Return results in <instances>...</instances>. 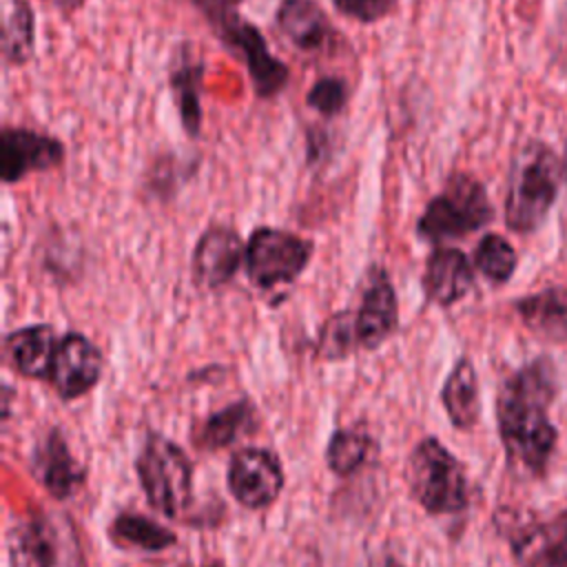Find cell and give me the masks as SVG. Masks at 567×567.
<instances>
[{"label":"cell","instance_id":"cell-1","mask_svg":"<svg viewBox=\"0 0 567 567\" xmlns=\"http://www.w3.org/2000/svg\"><path fill=\"white\" fill-rule=\"evenodd\" d=\"M558 394V368L549 354L512 370L496 392V430L505 458L536 481L547 476L558 447V430L549 416Z\"/></svg>","mask_w":567,"mask_h":567},{"label":"cell","instance_id":"cell-2","mask_svg":"<svg viewBox=\"0 0 567 567\" xmlns=\"http://www.w3.org/2000/svg\"><path fill=\"white\" fill-rule=\"evenodd\" d=\"M210 33L244 64L259 100H275L290 80V69L268 47L259 27L241 16L244 0H190Z\"/></svg>","mask_w":567,"mask_h":567},{"label":"cell","instance_id":"cell-3","mask_svg":"<svg viewBox=\"0 0 567 567\" xmlns=\"http://www.w3.org/2000/svg\"><path fill=\"white\" fill-rule=\"evenodd\" d=\"M560 157L543 140H527L514 155L503 202L505 226L516 235L536 233L556 204Z\"/></svg>","mask_w":567,"mask_h":567},{"label":"cell","instance_id":"cell-4","mask_svg":"<svg viewBox=\"0 0 567 567\" xmlns=\"http://www.w3.org/2000/svg\"><path fill=\"white\" fill-rule=\"evenodd\" d=\"M412 498L430 516H458L470 509V478L463 463L436 439H421L405 465Z\"/></svg>","mask_w":567,"mask_h":567},{"label":"cell","instance_id":"cell-5","mask_svg":"<svg viewBox=\"0 0 567 567\" xmlns=\"http://www.w3.org/2000/svg\"><path fill=\"white\" fill-rule=\"evenodd\" d=\"M494 206L481 179L470 173H452L443 188L425 204L414 233L421 241L443 246V241L463 239L494 221Z\"/></svg>","mask_w":567,"mask_h":567},{"label":"cell","instance_id":"cell-6","mask_svg":"<svg viewBox=\"0 0 567 567\" xmlns=\"http://www.w3.org/2000/svg\"><path fill=\"white\" fill-rule=\"evenodd\" d=\"M135 470L155 512L166 518L184 516L193 501V463L175 441L151 432L137 454Z\"/></svg>","mask_w":567,"mask_h":567},{"label":"cell","instance_id":"cell-7","mask_svg":"<svg viewBox=\"0 0 567 567\" xmlns=\"http://www.w3.org/2000/svg\"><path fill=\"white\" fill-rule=\"evenodd\" d=\"M315 255V241L277 226H257L246 239L244 272L264 292L295 284Z\"/></svg>","mask_w":567,"mask_h":567},{"label":"cell","instance_id":"cell-8","mask_svg":"<svg viewBox=\"0 0 567 567\" xmlns=\"http://www.w3.org/2000/svg\"><path fill=\"white\" fill-rule=\"evenodd\" d=\"M516 567H567V505L551 514H496Z\"/></svg>","mask_w":567,"mask_h":567},{"label":"cell","instance_id":"cell-9","mask_svg":"<svg viewBox=\"0 0 567 567\" xmlns=\"http://www.w3.org/2000/svg\"><path fill=\"white\" fill-rule=\"evenodd\" d=\"M66 146L55 135L27 128L2 126L0 131V179L18 184L33 173H49L64 164Z\"/></svg>","mask_w":567,"mask_h":567},{"label":"cell","instance_id":"cell-10","mask_svg":"<svg viewBox=\"0 0 567 567\" xmlns=\"http://www.w3.org/2000/svg\"><path fill=\"white\" fill-rule=\"evenodd\" d=\"M354 326L361 350L381 348L399 328V297L388 270L372 264L365 270Z\"/></svg>","mask_w":567,"mask_h":567},{"label":"cell","instance_id":"cell-11","mask_svg":"<svg viewBox=\"0 0 567 567\" xmlns=\"http://www.w3.org/2000/svg\"><path fill=\"white\" fill-rule=\"evenodd\" d=\"M246 241L230 224L213 221L197 237L193 248V281L206 290L226 288L244 268Z\"/></svg>","mask_w":567,"mask_h":567},{"label":"cell","instance_id":"cell-12","mask_svg":"<svg viewBox=\"0 0 567 567\" xmlns=\"http://www.w3.org/2000/svg\"><path fill=\"white\" fill-rule=\"evenodd\" d=\"M279 458L264 447H241L228 465V489L246 509H266L284 489Z\"/></svg>","mask_w":567,"mask_h":567},{"label":"cell","instance_id":"cell-13","mask_svg":"<svg viewBox=\"0 0 567 567\" xmlns=\"http://www.w3.org/2000/svg\"><path fill=\"white\" fill-rule=\"evenodd\" d=\"M104 372L102 350L82 332L60 337L49 372V383L64 401H73L91 392Z\"/></svg>","mask_w":567,"mask_h":567},{"label":"cell","instance_id":"cell-14","mask_svg":"<svg viewBox=\"0 0 567 567\" xmlns=\"http://www.w3.org/2000/svg\"><path fill=\"white\" fill-rule=\"evenodd\" d=\"M472 259L456 246H434L423 266V295L436 308H452L463 301L476 281Z\"/></svg>","mask_w":567,"mask_h":567},{"label":"cell","instance_id":"cell-15","mask_svg":"<svg viewBox=\"0 0 567 567\" xmlns=\"http://www.w3.org/2000/svg\"><path fill=\"white\" fill-rule=\"evenodd\" d=\"M279 33L301 53L319 55L334 47L337 31L315 0H281L275 11Z\"/></svg>","mask_w":567,"mask_h":567},{"label":"cell","instance_id":"cell-16","mask_svg":"<svg viewBox=\"0 0 567 567\" xmlns=\"http://www.w3.org/2000/svg\"><path fill=\"white\" fill-rule=\"evenodd\" d=\"M31 467L38 483L58 501L71 498L82 487L86 476V467L80 465L71 454L58 427L49 430V434L38 443Z\"/></svg>","mask_w":567,"mask_h":567},{"label":"cell","instance_id":"cell-17","mask_svg":"<svg viewBox=\"0 0 567 567\" xmlns=\"http://www.w3.org/2000/svg\"><path fill=\"white\" fill-rule=\"evenodd\" d=\"M204 60L197 58L190 47L182 44L175 49L168 71V86L179 115L182 131L197 140L202 135L204 111H202V86H204Z\"/></svg>","mask_w":567,"mask_h":567},{"label":"cell","instance_id":"cell-18","mask_svg":"<svg viewBox=\"0 0 567 567\" xmlns=\"http://www.w3.org/2000/svg\"><path fill=\"white\" fill-rule=\"evenodd\" d=\"M520 323L538 339L551 346L567 343V288L547 286L514 301Z\"/></svg>","mask_w":567,"mask_h":567},{"label":"cell","instance_id":"cell-19","mask_svg":"<svg viewBox=\"0 0 567 567\" xmlns=\"http://www.w3.org/2000/svg\"><path fill=\"white\" fill-rule=\"evenodd\" d=\"M60 337L51 323H29L4 337V354L11 368L27 379H49Z\"/></svg>","mask_w":567,"mask_h":567},{"label":"cell","instance_id":"cell-20","mask_svg":"<svg viewBox=\"0 0 567 567\" xmlns=\"http://www.w3.org/2000/svg\"><path fill=\"white\" fill-rule=\"evenodd\" d=\"M443 410L458 432H472L481 419V385L474 361L458 357L441 388Z\"/></svg>","mask_w":567,"mask_h":567},{"label":"cell","instance_id":"cell-21","mask_svg":"<svg viewBox=\"0 0 567 567\" xmlns=\"http://www.w3.org/2000/svg\"><path fill=\"white\" fill-rule=\"evenodd\" d=\"M9 567H53L55 543L53 532L42 516L16 523L7 534Z\"/></svg>","mask_w":567,"mask_h":567},{"label":"cell","instance_id":"cell-22","mask_svg":"<svg viewBox=\"0 0 567 567\" xmlns=\"http://www.w3.org/2000/svg\"><path fill=\"white\" fill-rule=\"evenodd\" d=\"M257 423L255 408L248 399L226 405L224 410L210 414L197 430L195 439L199 447L206 450H221L241 439L244 434L252 432Z\"/></svg>","mask_w":567,"mask_h":567},{"label":"cell","instance_id":"cell-23","mask_svg":"<svg viewBox=\"0 0 567 567\" xmlns=\"http://www.w3.org/2000/svg\"><path fill=\"white\" fill-rule=\"evenodd\" d=\"M35 53V16L27 0H9L2 27V60L7 66H27Z\"/></svg>","mask_w":567,"mask_h":567},{"label":"cell","instance_id":"cell-24","mask_svg":"<svg viewBox=\"0 0 567 567\" xmlns=\"http://www.w3.org/2000/svg\"><path fill=\"white\" fill-rule=\"evenodd\" d=\"M109 538L117 547H133L142 551H164L177 540L171 529L135 512H120L109 527Z\"/></svg>","mask_w":567,"mask_h":567},{"label":"cell","instance_id":"cell-25","mask_svg":"<svg viewBox=\"0 0 567 567\" xmlns=\"http://www.w3.org/2000/svg\"><path fill=\"white\" fill-rule=\"evenodd\" d=\"M472 264L487 284L505 286L518 268V252L503 235L485 233L474 246Z\"/></svg>","mask_w":567,"mask_h":567},{"label":"cell","instance_id":"cell-26","mask_svg":"<svg viewBox=\"0 0 567 567\" xmlns=\"http://www.w3.org/2000/svg\"><path fill=\"white\" fill-rule=\"evenodd\" d=\"M372 445H374L372 436L363 430H357V427L334 430L326 445L328 470L341 478L352 476L368 463L372 454Z\"/></svg>","mask_w":567,"mask_h":567},{"label":"cell","instance_id":"cell-27","mask_svg":"<svg viewBox=\"0 0 567 567\" xmlns=\"http://www.w3.org/2000/svg\"><path fill=\"white\" fill-rule=\"evenodd\" d=\"M359 348L354 310H339L330 315L317 337V357L323 361H341L354 354Z\"/></svg>","mask_w":567,"mask_h":567},{"label":"cell","instance_id":"cell-28","mask_svg":"<svg viewBox=\"0 0 567 567\" xmlns=\"http://www.w3.org/2000/svg\"><path fill=\"white\" fill-rule=\"evenodd\" d=\"M352 95V86L341 75H321L317 78L308 93H306V106L321 117L330 120L346 111Z\"/></svg>","mask_w":567,"mask_h":567},{"label":"cell","instance_id":"cell-29","mask_svg":"<svg viewBox=\"0 0 567 567\" xmlns=\"http://www.w3.org/2000/svg\"><path fill=\"white\" fill-rule=\"evenodd\" d=\"M334 9L359 22V24H377L399 9V0H330Z\"/></svg>","mask_w":567,"mask_h":567},{"label":"cell","instance_id":"cell-30","mask_svg":"<svg viewBox=\"0 0 567 567\" xmlns=\"http://www.w3.org/2000/svg\"><path fill=\"white\" fill-rule=\"evenodd\" d=\"M58 2V7L64 11V13H75L78 9H82V4L86 2V0H55Z\"/></svg>","mask_w":567,"mask_h":567},{"label":"cell","instance_id":"cell-31","mask_svg":"<svg viewBox=\"0 0 567 567\" xmlns=\"http://www.w3.org/2000/svg\"><path fill=\"white\" fill-rule=\"evenodd\" d=\"M560 173H563V179L567 182V144H565L563 155H560Z\"/></svg>","mask_w":567,"mask_h":567},{"label":"cell","instance_id":"cell-32","mask_svg":"<svg viewBox=\"0 0 567 567\" xmlns=\"http://www.w3.org/2000/svg\"><path fill=\"white\" fill-rule=\"evenodd\" d=\"M383 567H403V565H401V563H399V560H394V558H388V560H385V565H383Z\"/></svg>","mask_w":567,"mask_h":567},{"label":"cell","instance_id":"cell-33","mask_svg":"<svg viewBox=\"0 0 567 567\" xmlns=\"http://www.w3.org/2000/svg\"><path fill=\"white\" fill-rule=\"evenodd\" d=\"M206 567H224V565H219V563H215V565H206Z\"/></svg>","mask_w":567,"mask_h":567}]
</instances>
